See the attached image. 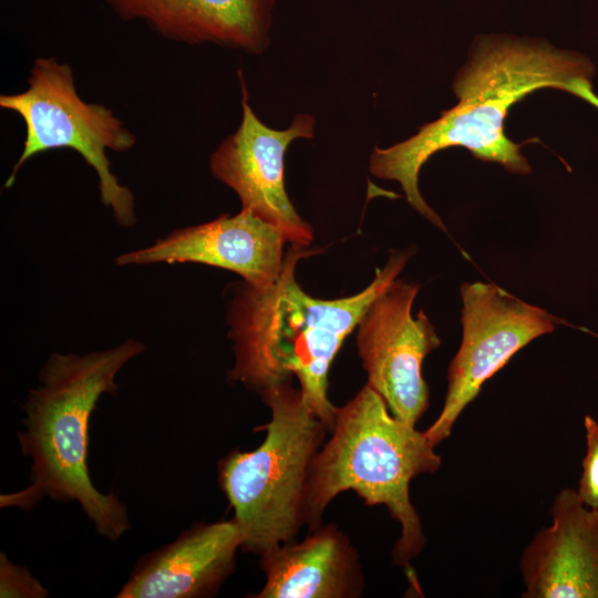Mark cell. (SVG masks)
Returning a JSON list of instances; mask_svg holds the SVG:
<instances>
[{"instance_id":"obj_1","label":"cell","mask_w":598,"mask_h":598,"mask_svg":"<svg viewBox=\"0 0 598 598\" xmlns=\"http://www.w3.org/2000/svg\"><path fill=\"white\" fill-rule=\"evenodd\" d=\"M594 75V64L578 52L556 49L544 41L484 38L476 42L471 59L455 78L457 104L412 137L386 148L374 147L370 173L399 182L409 204L445 231L442 219L419 189V173L425 162L439 151L457 146L511 173L528 174L532 168L520 145L505 134L511 106L537 90L553 87L598 109Z\"/></svg>"},{"instance_id":"obj_2","label":"cell","mask_w":598,"mask_h":598,"mask_svg":"<svg viewBox=\"0 0 598 598\" xmlns=\"http://www.w3.org/2000/svg\"><path fill=\"white\" fill-rule=\"evenodd\" d=\"M291 245L269 287L244 283L227 313L234 365L229 379L259 394L295 375L303 400L331 431L337 406L328 398V373L344 339L379 293L405 267L411 252L394 251L373 280L355 295L315 298L296 280L297 262L310 252Z\"/></svg>"},{"instance_id":"obj_3","label":"cell","mask_w":598,"mask_h":598,"mask_svg":"<svg viewBox=\"0 0 598 598\" xmlns=\"http://www.w3.org/2000/svg\"><path fill=\"white\" fill-rule=\"evenodd\" d=\"M144 350L142 342L128 339L106 350L49 357L22 405L24 429L17 434L22 455L32 461L31 484L1 495L2 507L30 508L44 497L76 502L107 539L116 542L130 529L126 506L91 481L89 425L102 395L117 391L118 372Z\"/></svg>"},{"instance_id":"obj_4","label":"cell","mask_w":598,"mask_h":598,"mask_svg":"<svg viewBox=\"0 0 598 598\" xmlns=\"http://www.w3.org/2000/svg\"><path fill=\"white\" fill-rule=\"evenodd\" d=\"M332 434L316 455L306 487L310 530L321 525L328 504L354 491L367 505H383L401 525L393 560L409 565L424 548L420 517L410 499V482L436 472L442 458L425 432L395 417L383 398L365 384L337 409Z\"/></svg>"},{"instance_id":"obj_5","label":"cell","mask_w":598,"mask_h":598,"mask_svg":"<svg viewBox=\"0 0 598 598\" xmlns=\"http://www.w3.org/2000/svg\"><path fill=\"white\" fill-rule=\"evenodd\" d=\"M260 395L271 411L265 440L218 462V483L241 530V549L259 556L295 540L306 525L309 471L328 431L289 382Z\"/></svg>"},{"instance_id":"obj_6","label":"cell","mask_w":598,"mask_h":598,"mask_svg":"<svg viewBox=\"0 0 598 598\" xmlns=\"http://www.w3.org/2000/svg\"><path fill=\"white\" fill-rule=\"evenodd\" d=\"M0 106L17 113L25 125L23 150L4 182L6 188L13 186L20 168L34 155L71 148L94 168L101 203L112 210L116 223L123 227L136 223L133 194L111 172L107 158V151L133 148L136 137L112 110L80 97L68 63L38 58L30 69L28 87L1 94Z\"/></svg>"},{"instance_id":"obj_7","label":"cell","mask_w":598,"mask_h":598,"mask_svg":"<svg viewBox=\"0 0 598 598\" xmlns=\"http://www.w3.org/2000/svg\"><path fill=\"white\" fill-rule=\"evenodd\" d=\"M462 340L447 370L441 413L424 431L433 445L445 440L482 385L534 339L554 331L557 319L493 282H464Z\"/></svg>"},{"instance_id":"obj_8","label":"cell","mask_w":598,"mask_h":598,"mask_svg":"<svg viewBox=\"0 0 598 598\" xmlns=\"http://www.w3.org/2000/svg\"><path fill=\"white\" fill-rule=\"evenodd\" d=\"M420 285L395 278L372 301L357 326V347L367 384L390 412L415 425L429 406L422 374L426 355L441 340L427 316L412 307Z\"/></svg>"},{"instance_id":"obj_9","label":"cell","mask_w":598,"mask_h":598,"mask_svg":"<svg viewBox=\"0 0 598 598\" xmlns=\"http://www.w3.org/2000/svg\"><path fill=\"white\" fill-rule=\"evenodd\" d=\"M240 80L241 122L212 154L210 171L238 195L241 209L275 225L291 245L308 247L313 240V229L300 217L286 193L283 158L293 140L313 137L316 120L310 114H298L285 131L266 126L249 106L241 75Z\"/></svg>"},{"instance_id":"obj_10","label":"cell","mask_w":598,"mask_h":598,"mask_svg":"<svg viewBox=\"0 0 598 598\" xmlns=\"http://www.w3.org/2000/svg\"><path fill=\"white\" fill-rule=\"evenodd\" d=\"M288 243L275 225L241 209L236 215L182 229L153 245L117 256L118 266L194 262L230 270L252 287L266 288L279 277Z\"/></svg>"},{"instance_id":"obj_11","label":"cell","mask_w":598,"mask_h":598,"mask_svg":"<svg viewBox=\"0 0 598 598\" xmlns=\"http://www.w3.org/2000/svg\"><path fill=\"white\" fill-rule=\"evenodd\" d=\"M550 513L551 525L537 532L520 558L523 597L598 598V511L564 488Z\"/></svg>"},{"instance_id":"obj_12","label":"cell","mask_w":598,"mask_h":598,"mask_svg":"<svg viewBox=\"0 0 598 598\" xmlns=\"http://www.w3.org/2000/svg\"><path fill=\"white\" fill-rule=\"evenodd\" d=\"M241 544L234 519L195 523L175 540L138 558L116 597H210L234 573Z\"/></svg>"},{"instance_id":"obj_13","label":"cell","mask_w":598,"mask_h":598,"mask_svg":"<svg viewBox=\"0 0 598 598\" xmlns=\"http://www.w3.org/2000/svg\"><path fill=\"white\" fill-rule=\"evenodd\" d=\"M120 19L171 41L257 53L268 43L274 0H102Z\"/></svg>"},{"instance_id":"obj_14","label":"cell","mask_w":598,"mask_h":598,"mask_svg":"<svg viewBox=\"0 0 598 598\" xmlns=\"http://www.w3.org/2000/svg\"><path fill=\"white\" fill-rule=\"evenodd\" d=\"M266 581L255 598H355L364 587L359 555L334 525L260 555Z\"/></svg>"},{"instance_id":"obj_15","label":"cell","mask_w":598,"mask_h":598,"mask_svg":"<svg viewBox=\"0 0 598 598\" xmlns=\"http://www.w3.org/2000/svg\"><path fill=\"white\" fill-rule=\"evenodd\" d=\"M50 595L41 582L24 566L12 563L4 553L0 554V597L44 598Z\"/></svg>"},{"instance_id":"obj_16","label":"cell","mask_w":598,"mask_h":598,"mask_svg":"<svg viewBox=\"0 0 598 598\" xmlns=\"http://www.w3.org/2000/svg\"><path fill=\"white\" fill-rule=\"evenodd\" d=\"M584 425L587 452L582 460V474L577 493L586 506L598 511V422L586 415Z\"/></svg>"}]
</instances>
